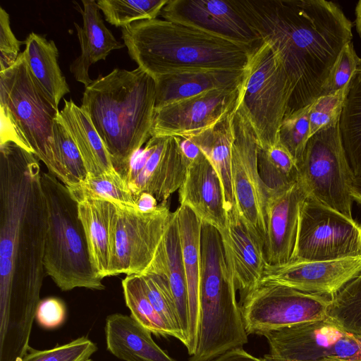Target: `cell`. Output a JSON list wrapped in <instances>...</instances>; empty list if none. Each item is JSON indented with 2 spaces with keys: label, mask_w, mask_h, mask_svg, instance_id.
Here are the masks:
<instances>
[{
  "label": "cell",
  "mask_w": 361,
  "mask_h": 361,
  "mask_svg": "<svg viewBox=\"0 0 361 361\" xmlns=\"http://www.w3.org/2000/svg\"><path fill=\"white\" fill-rule=\"evenodd\" d=\"M327 315L346 331L361 336V273L331 298Z\"/></svg>",
  "instance_id": "obj_36"
},
{
  "label": "cell",
  "mask_w": 361,
  "mask_h": 361,
  "mask_svg": "<svg viewBox=\"0 0 361 361\" xmlns=\"http://www.w3.org/2000/svg\"><path fill=\"white\" fill-rule=\"evenodd\" d=\"M66 317V307L62 300L49 297L41 300L38 304L35 319L38 324L46 329L59 327Z\"/></svg>",
  "instance_id": "obj_44"
},
{
  "label": "cell",
  "mask_w": 361,
  "mask_h": 361,
  "mask_svg": "<svg viewBox=\"0 0 361 361\" xmlns=\"http://www.w3.org/2000/svg\"><path fill=\"white\" fill-rule=\"evenodd\" d=\"M265 361H361V336L352 334L327 317L264 335Z\"/></svg>",
  "instance_id": "obj_11"
},
{
  "label": "cell",
  "mask_w": 361,
  "mask_h": 361,
  "mask_svg": "<svg viewBox=\"0 0 361 361\" xmlns=\"http://www.w3.org/2000/svg\"><path fill=\"white\" fill-rule=\"evenodd\" d=\"M339 127L350 167L361 176V61L346 88Z\"/></svg>",
  "instance_id": "obj_31"
},
{
  "label": "cell",
  "mask_w": 361,
  "mask_h": 361,
  "mask_svg": "<svg viewBox=\"0 0 361 361\" xmlns=\"http://www.w3.org/2000/svg\"><path fill=\"white\" fill-rule=\"evenodd\" d=\"M257 162L260 176L269 189H288L297 183L295 160L280 142L267 149L259 148Z\"/></svg>",
  "instance_id": "obj_33"
},
{
  "label": "cell",
  "mask_w": 361,
  "mask_h": 361,
  "mask_svg": "<svg viewBox=\"0 0 361 361\" xmlns=\"http://www.w3.org/2000/svg\"><path fill=\"white\" fill-rule=\"evenodd\" d=\"M104 332L107 350L123 361H178L162 350L152 334L131 316L109 315Z\"/></svg>",
  "instance_id": "obj_27"
},
{
  "label": "cell",
  "mask_w": 361,
  "mask_h": 361,
  "mask_svg": "<svg viewBox=\"0 0 361 361\" xmlns=\"http://www.w3.org/2000/svg\"><path fill=\"white\" fill-rule=\"evenodd\" d=\"M361 273V255L339 259L265 265L261 283H275L332 298Z\"/></svg>",
  "instance_id": "obj_18"
},
{
  "label": "cell",
  "mask_w": 361,
  "mask_h": 361,
  "mask_svg": "<svg viewBox=\"0 0 361 361\" xmlns=\"http://www.w3.org/2000/svg\"><path fill=\"white\" fill-rule=\"evenodd\" d=\"M233 111L214 126L188 137L200 148L217 173L224 193L226 212L238 210L232 176Z\"/></svg>",
  "instance_id": "obj_29"
},
{
  "label": "cell",
  "mask_w": 361,
  "mask_h": 361,
  "mask_svg": "<svg viewBox=\"0 0 361 361\" xmlns=\"http://www.w3.org/2000/svg\"><path fill=\"white\" fill-rule=\"evenodd\" d=\"M187 283L190 329L185 348L189 355L195 353L200 325V281L202 221L188 207L175 211Z\"/></svg>",
  "instance_id": "obj_22"
},
{
  "label": "cell",
  "mask_w": 361,
  "mask_h": 361,
  "mask_svg": "<svg viewBox=\"0 0 361 361\" xmlns=\"http://www.w3.org/2000/svg\"><path fill=\"white\" fill-rule=\"evenodd\" d=\"M233 124L232 176L235 201L241 216L264 250L269 188L264 183L258 169L259 147L257 139L237 102L233 111Z\"/></svg>",
  "instance_id": "obj_13"
},
{
  "label": "cell",
  "mask_w": 361,
  "mask_h": 361,
  "mask_svg": "<svg viewBox=\"0 0 361 361\" xmlns=\"http://www.w3.org/2000/svg\"><path fill=\"white\" fill-rule=\"evenodd\" d=\"M25 57L35 80L46 97L59 109L70 89L58 62L59 51L53 40L31 32L25 40Z\"/></svg>",
  "instance_id": "obj_30"
},
{
  "label": "cell",
  "mask_w": 361,
  "mask_h": 361,
  "mask_svg": "<svg viewBox=\"0 0 361 361\" xmlns=\"http://www.w3.org/2000/svg\"><path fill=\"white\" fill-rule=\"evenodd\" d=\"M169 0H99L105 20L121 28L134 22L155 19Z\"/></svg>",
  "instance_id": "obj_35"
},
{
  "label": "cell",
  "mask_w": 361,
  "mask_h": 361,
  "mask_svg": "<svg viewBox=\"0 0 361 361\" xmlns=\"http://www.w3.org/2000/svg\"><path fill=\"white\" fill-rule=\"evenodd\" d=\"M117 207L111 276L141 274L152 262L173 212L168 202L149 212Z\"/></svg>",
  "instance_id": "obj_14"
},
{
  "label": "cell",
  "mask_w": 361,
  "mask_h": 361,
  "mask_svg": "<svg viewBox=\"0 0 361 361\" xmlns=\"http://www.w3.org/2000/svg\"><path fill=\"white\" fill-rule=\"evenodd\" d=\"M41 183L47 212L45 273L63 291L76 288L104 289L103 279L92 262L78 201L68 188L49 172L42 171Z\"/></svg>",
  "instance_id": "obj_6"
},
{
  "label": "cell",
  "mask_w": 361,
  "mask_h": 361,
  "mask_svg": "<svg viewBox=\"0 0 361 361\" xmlns=\"http://www.w3.org/2000/svg\"><path fill=\"white\" fill-rule=\"evenodd\" d=\"M360 61L353 42L347 43L333 68L321 96L334 94L346 87Z\"/></svg>",
  "instance_id": "obj_42"
},
{
  "label": "cell",
  "mask_w": 361,
  "mask_h": 361,
  "mask_svg": "<svg viewBox=\"0 0 361 361\" xmlns=\"http://www.w3.org/2000/svg\"><path fill=\"white\" fill-rule=\"evenodd\" d=\"M347 86L334 94L320 96L310 104V137L321 129L339 122Z\"/></svg>",
  "instance_id": "obj_41"
},
{
  "label": "cell",
  "mask_w": 361,
  "mask_h": 361,
  "mask_svg": "<svg viewBox=\"0 0 361 361\" xmlns=\"http://www.w3.org/2000/svg\"><path fill=\"white\" fill-rule=\"evenodd\" d=\"M144 272L162 276L168 281L183 336L181 343L186 346L190 329L188 295L175 212L152 262Z\"/></svg>",
  "instance_id": "obj_24"
},
{
  "label": "cell",
  "mask_w": 361,
  "mask_h": 361,
  "mask_svg": "<svg viewBox=\"0 0 361 361\" xmlns=\"http://www.w3.org/2000/svg\"><path fill=\"white\" fill-rule=\"evenodd\" d=\"M121 284L125 302L130 311V316L155 336L174 337L172 331L150 302L140 276L126 275Z\"/></svg>",
  "instance_id": "obj_32"
},
{
  "label": "cell",
  "mask_w": 361,
  "mask_h": 361,
  "mask_svg": "<svg viewBox=\"0 0 361 361\" xmlns=\"http://www.w3.org/2000/svg\"><path fill=\"white\" fill-rule=\"evenodd\" d=\"M291 86L281 59L271 44L261 40L250 53L237 104L250 123L261 149L279 142Z\"/></svg>",
  "instance_id": "obj_7"
},
{
  "label": "cell",
  "mask_w": 361,
  "mask_h": 361,
  "mask_svg": "<svg viewBox=\"0 0 361 361\" xmlns=\"http://www.w3.org/2000/svg\"><path fill=\"white\" fill-rule=\"evenodd\" d=\"M226 214V226L219 233L241 301L260 284L266 262L262 245L239 211Z\"/></svg>",
  "instance_id": "obj_20"
},
{
  "label": "cell",
  "mask_w": 361,
  "mask_h": 361,
  "mask_svg": "<svg viewBox=\"0 0 361 361\" xmlns=\"http://www.w3.org/2000/svg\"><path fill=\"white\" fill-rule=\"evenodd\" d=\"M245 73V69H207L158 76L155 109L211 90L240 88Z\"/></svg>",
  "instance_id": "obj_25"
},
{
  "label": "cell",
  "mask_w": 361,
  "mask_h": 361,
  "mask_svg": "<svg viewBox=\"0 0 361 361\" xmlns=\"http://www.w3.org/2000/svg\"><path fill=\"white\" fill-rule=\"evenodd\" d=\"M89 361H93L92 359H90Z\"/></svg>",
  "instance_id": "obj_51"
},
{
  "label": "cell",
  "mask_w": 361,
  "mask_h": 361,
  "mask_svg": "<svg viewBox=\"0 0 361 361\" xmlns=\"http://www.w3.org/2000/svg\"><path fill=\"white\" fill-rule=\"evenodd\" d=\"M83 9L78 6L83 25L74 23L80 44L81 54L70 65V71L75 79L87 87L92 80L89 76L91 65L105 60L111 51L125 47L117 41L106 27L97 1L82 0Z\"/></svg>",
  "instance_id": "obj_26"
},
{
  "label": "cell",
  "mask_w": 361,
  "mask_h": 361,
  "mask_svg": "<svg viewBox=\"0 0 361 361\" xmlns=\"http://www.w3.org/2000/svg\"><path fill=\"white\" fill-rule=\"evenodd\" d=\"M61 119L82 157L87 176L115 171L102 138L84 109L72 99H63Z\"/></svg>",
  "instance_id": "obj_28"
},
{
  "label": "cell",
  "mask_w": 361,
  "mask_h": 361,
  "mask_svg": "<svg viewBox=\"0 0 361 361\" xmlns=\"http://www.w3.org/2000/svg\"><path fill=\"white\" fill-rule=\"evenodd\" d=\"M361 255V225L307 196L299 214L291 262L328 261Z\"/></svg>",
  "instance_id": "obj_12"
},
{
  "label": "cell",
  "mask_w": 361,
  "mask_h": 361,
  "mask_svg": "<svg viewBox=\"0 0 361 361\" xmlns=\"http://www.w3.org/2000/svg\"><path fill=\"white\" fill-rule=\"evenodd\" d=\"M156 82L137 67L115 68L86 87L81 107L90 117L119 172L152 137Z\"/></svg>",
  "instance_id": "obj_3"
},
{
  "label": "cell",
  "mask_w": 361,
  "mask_h": 361,
  "mask_svg": "<svg viewBox=\"0 0 361 361\" xmlns=\"http://www.w3.org/2000/svg\"><path fill=\"white\" fill-rule=\"evenodd\" d=\"M231 2L281 59L291 86L286 116L313 103L353 37L352 22L339 6L325 0Z\"/></svg>",
  "instance_id": "obj_2"
},
{
  "label": "cell",
  "mask_w": 361,
  "mask_h": 361,
  "mask_svg": "<svg viewBox=\"0 0 361 361\" xmlns=\"http://www.w3.org/2000/svg\"><path fill=\"white\" fill-rule=\"evenodd\" d=\"M137 209L142 212H149L155 209L159 202L157 199L149 193L142 192L135 200Z\"/></svg>",
  "instance_id": "obj_48"
},
{
  "label": "cell",
  "mask_w": 361,
  "mask_h": 361,
  "mask_svg": "<svg viewBox=\"0 0 361 361\" xmlns=\"http://www.w3.org/2000/svg\"><path fill=\"white\" fill-rule=\"evenodd\" d=\"M78 201L92 264L102 279L111 276L118 207L104 199L83 197Z\"/></svg>",
  "instance_id": "obj_23"
},
{
  "label": "cell",
  "mask_w": 361,
  "mask_h": 361,
  "mask_svg": "<svg viewBox=\"0 0 361 361\" xmlns=\"http://www.w3.org/2000/svg\"><path fill=\"white\" fill-rule=\"evenodd\" d=\"M0 145L7 142H13L25 150L32 152L27 142L23 136L6 109L2 106H0Z\"/></svg>",
  "instance_id": "obj_45"
},
{
  "label": "cell",
  "mask_w": 361,
  "mask_h": 361,
  "mask_svg": "<svg viewBox=\"0 0 361 361\" xmlns=\"http://www.w3.org/2000/svg\"><path fill=\"white\" fill-rule=\"evenodd\" d=\"M0 106L6 109L32 153L44 163L49 173L66 185L54 142V122L59 110L35 80L23 51L12 66L0 72Z\"/></svg>",
  "instance_id": "obj_8"
},
{
  "label": "cell",
  "mask_w": 361,
  "mask_h": 361,
  "mask_svg": "<svg viewBox=\"0 0 361 361\" xmlns=\"http://www.w3.org/2000/svg\"><path fill=\"white\" fill-rule=\"evenodd\" d=\"M38 158L0 145V340L29 346L45 274L46 202Z\"/></svg>",
  "instance_id": "obj_1"
},
{
  "label": "cell",
  "mask_w": 361,
  "mask_h": 361,
  "mask_svg": "<svg viewBox=\"0 0 361 361\" xmlns=\"http://www.w3.org/2000/svg\"><path fill=\"white\" fill-rule=\"evenodd\" d=\"M54 142L58 162L66 177V186L73 188L87 176L80 152L64 126L59 114L53 127Z\"/></svg>",
  "instance_id": "obj_37"
},
{
  "label": "cell",
  "mask_w": 361,
  "mask_h": 361,
  "mask_svg": "<svg viewBox=\"0 0 361 361\" xmlns=\"http://www.w3.org/2000/svg\"><path fill=\"white\" fill-rule=\"evenodd\" d=\"M23 44H25V41L17 39L11 28L9 15L0 7V72L16 63Z\"/></svg>",
  "instance_id": "obj_43"
},
{
  "label": "cell",
  "mask_w": 361,
  "mask_h": 361,
  "mask_svg": "<svg viewBox=\"0 0 361 361\" xmlns=\"http://www.w3.org/2000/svg\"><path fill=\"white\" fill-rule=\"evenodd\" d=\"M178 194L180 204L189 207L202 224L211 225L219 231L226 228L227 214L223 188L202 152L189 164Z\"/></svg>",
  "instance_id": "obj_21"
},
{
  "label": "cell",
  "mask_w": 361,
  "mask_h": 361,
  "mask_svg": "<svg viewBox=\"0 0 361 361\" xmlns=\"http://www.w3.org/2000/svg\"><path fill=\"white\" fill-rule=\"evenodd\" d=\"M178 140L183 154L190 163L202 153L200 148L190 138L178 137Z\"/></svg>",
  "instance_id": "obj_47"
},
{
  "label": "cell",
  "mask_w": 361,
  "mask_h": 361,
  "mask_svg": "<svg viewBox=\"0 0 361 361\" xmlns=\"http://www.w3.org/2000/svg\"><path fill=\"white\" fill-rule=\"evenodd\" d=\"M307 196L298 183L288 189L269 188L264 247L267 264L281 265L291 262L298 237L300 208Z\"/></svg>",
  "instance_id": "obj_19"
},
{
  "label": "cell",
  "mask_w": 361,
  "mask_h": 361,
  "mask_svg": "<svg viewBox=\"0 0 361 361\" xmlns=\"http://www.w3.org/2000/svg\"><path fill=\"white\" fill-rule=\"evenodd\" d=\"M331 298L269 283H262L240 301L247 335L271 331L328 317Z\"/></svg>",
  "instance_id": "obj_10"
},
{
  "label": "cell",
  "mask_w": 361,
  "mask_h": 361,
  "mask_svg": "<svg viewBox=\"0 0 361 361\" xmlns=\"http://www.w3.org/2000/svg\"><path fill=\"white\" fill-rule=\"evenodd\" d=\"M160 16L250 48L260 42L231 0H169Z\"/></svg>",
  "instance_id": "obj_17"
},
{
  "label": "cell",
  "mask_w": 361,
  "mask_h": 361,
  "mask_svg": "<svg viewBox=\"0 0 361 361\" xmlns=\"http://www.w3.org/2000/svg\"><path fill=\"white\" fill-rule=\"evenodd\" d=\"M350 194L353 200L361 204V176L354 178L351 185Z\"/></svg>",
  "instance_id": "obj_49"
},
{
  "label": "cell",
  "mask_w": 361,
  "mask_h": 361,
  "mask_svg": "<svg viewBox=\"0 0 361 361\" xmlns=\"http://www.w3.org/2000/svg\"><path fill=\"white\" fill-rule=\"evenodd\" d=\"M240 87L211 90L156 109L152 136L188 137L214 126L234 109Z\"/></svg>",
  "instance_id": "obj_16"
},
{
  "label": "cell",
  "mask_w": 361,
  "mask_h": 361,
  "mask_svg": "<svg viewBox=\"0 0 361 361\" xmlns=\"http://www.w3.org/2000/svg\"><path fill=\"white\" fill-rule=\"evenodd\" d=\"M139 275L153 307L172 331L174 338L182 342L183 336L168 281L162 276L155 274L143 272Z\"/></svg>",
  "instance_id": "obj_38"
},
{
  "label": "cell",
  "mask_w": 361,
  "mask_h": 361,
  "mask_svg": "<svg viewBox=\"0 0 361 361\" xmlns=\"http://www.w3.org/2000/svg\"><path fill=\"white\" fill-rule=\"evenodd\" d=\"M236 291L219 231L202 223L198 341L188 361H209L247 343Z\"/></svg>",
  "instance_id": "obj_5"
},
{
  "label": "cell",
  "mask_w": 361,
  "mask_h": 361,
  "mask_svg": "<svg viewBox=\"0 0 361 361\" xmlns=\"http://www.w3.org/2000/svg\"><path fill=\"white\" fill-rule=\"evenodd\" d=\"M355 23L357 32L361 37V0L358 1L355 7Z\"/></svg>",
  "instance_id": "obj_50"
},
{
  "label": "cell",
  "mask_w": 361,
  "mask_h": 361,
  "mask_svg": "<svg viewBox=\"0 0 361 361\" xmlns=\"http://www.w3.org/2000/svg\"><path fill=\"white\" fill-rule=\"evenodd\" d=\"M310 105L286 116L280 128L279 142L286 148L295 162L300 161L310 135Z\"/></svg>",
  "instance_id": "obj_39"
},
{
  "label": "cell",
  "mask_w": 361,
  "mask_h": 361,
  "mask_svg": "<svg viewBox=\"0 0 361 361\" xmlns=\"http://www.w3.org/2000/svg\"><path fill=\"white\" fill-rule=\"evenodd\" d=\"M130 58L153 78L182 71L245 69L254 48L159 18L121 28Z\"/></svg>",
  "instance_id": "obj_4"
},
{
  "label": "cell",
  "mask_w": 361,
  "mask_h": 361,
  "mask_svg": "<svg viewBox=\"0 0 361 361\" xmlns=\"http://www.w3.org/2000/svg\"><path fill=\"white\" fill-rule=\"evenodd\" d=\"M297 183L310 196L349 219L354 174L343 146L339 122L312 135L296 163Z\"/></svg>",
  "instance_id": "obj_9"
},
{
  "label": "cell",
  "mask_w": 361,
  "mask_h": 361,
  "mask_svg": "<svg viewBox=\"0 0 361 361\" xmlns=\"http://www.w3.org/2000/svg\"><path fill=\"white\" fill-rule=\"evenodd\" d=\"M97 350V345L86 336L47 350L30 348L20 361H89Z\"/></svg>",
  "instance_id": "obj_40"
},
{
  "label": "cell",
  "mask_w": 361,
  "mask_h": 361,
  "mask_svg": "<svg viewBox=\"0 0 361 361\" xmlns=\"http://www.w3.org/2000/svg\"><path fill=\"white\" fill-rule=\"evenodd\" d=\"M68 188L76 200L90 197L107 200L121 207H137L131 190L116 170L94 176H87L82 183Z\"/></svg>",
  "instance_id": "obj_34"
},
{
  "label": "cell",
  "mask_w": 361,
  "mask_h": 361,
  "mask_svg": "<svg viewBox=\"0 0 361 361\" xmlns=\"http://www.w3.org/2000/svg\"><path fill=\"white\" fill-rule=\"evenodd\" d=\"M209 361H265L262 357H257L244 350L237 348L228 350Z\"/></svg>",
  "instance_id": "obj_46"
},
{
  "label": "cell",
  "mask_w": 361,
  "mask_h": 361,
  "mask_svg": "<svg viewBox=\"0 0 361 361\" xmlns=\"http://www.w3.org/2000/svg\"><path fill=\"white\" fill-rule=\"evenodd\" d=\"M190 162L183 154L178 137L152 136L119 172L135 200L142 192L159 204L168 202L183 185Z\"/></svg>",
  "instance_id": "obj_15"
}]
</instances>
